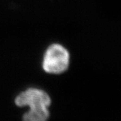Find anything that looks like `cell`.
<instances>
[{
	"label": "cell",
	"mask_w": 121,
	"mask_h": 121,
	"mask_svg": "<svg viewBox=\"0 0 121 121\" xmlns=\"http://www.w3.org/2000/svg\"><path fill=\"white\" fill-rule=\"evenodd\" d=\"M17 106H29L30 110L24 114L23 121H47L48 107L51 99L47 92L38 88H29L22 91L15 99Z\"/></svg>",
	"instance_id": "1"
},
{
	"label": "cell",
	"mask_w": 121,
	"mask_h": 121,
	"mask_svg": "<svg viewBox=\"0 0 121 121\" xmlns=\"http://www.w3.org/2000/svg\"><path fill=\"white\" fill-rule=\"evenodd\" d=\"M70 64L68 50L60 44L50 45L44 53L42 67L48 73L60 74L66 71Z\"/></svg>",
	"instance_id": "2"
}]
</instances>
